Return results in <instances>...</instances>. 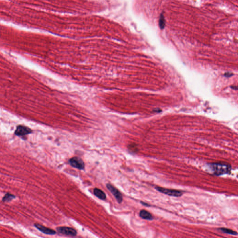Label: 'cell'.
Listing matches in <instances>:
<instances>
[{"instance_id": "6da1fadb", "label": "cell", "mask_w": 238, "mask_h": 238, "mask_svg": "<svg viewBox=\"0 0 238 238\" xmlns=\"http://www.w3.org/2000/svg\"><path fill=\"white\" fill-rule=\"evenodd\" d=\"M208 171L213 174L219 176L229 174L232 167L229 164L224 162H216L207 164Z\"/></svg>"}, {"instance_id": "7a4b0ae2", "label": "cell", "mask_w": 238, "mask_h": 238, "mask_svg": "<svg viewBox=\"0 0 238 238\" xmlns=\"http://www.w3.org/2000/svg\"><path fill=\"white\" fill-rule=\"evenodd\" d=\"M70 165L73 167L79 170H83L85 168V164L83 160L78 157L71 158L68 160Z\"/></svg>"}, {"instance_id": "3957f363", "label": "cell", "mask_w": 238, "mask_h": 238, "mask_svg": "<svg viewBox=\"0 0 238 238\" xmlns=\"http://www.w3.org/2000/svg\"><path fill=\"white\" fill-rule=\"evenodd\" d=\"M155 189L160 192L164 193L166 195H168L170 196L180 197L182 195V193L181 191H178L177 190L169 189H165L163 187H156Z\"/></svg>"}, {"instance_id": "277c9868", "label": "cell", "mask_w": 238, "mask_h": 238, "mask_svg": "<svg viewBox=\"0 0 238 238\" xmlns=\"http://www.w3.org/2000/svg\"><path fill=\"white\" fill-rule=\"evenodd\" d=\"M59 233L70 236H75L76 235L77 232L74 228L67 227H58L56 228Z\"/></svg>"}, {"instance_id": "5b68a950", "label": "cell", "mask_w": 238, "mask_h": 238, "mask_svg": "<svg viewBox=\"0 0 238 238\" xmlns=\"http://www.w3.org/2000/svg\"><path fill=\"white\" fill-rule=\"evenodd\" d=\"M32 132V130L30 128L25 126L19 125L17 127L15 131V134L18 136H24L31 134Z\"/></svg>"}, {"instance_id": "8992f818", "label": "cell", "mask_w": 238, "mask_h": 238, "mask_svg": "<svg viewBox=\"0 0 238 238\" xmlns=\"http://www.w3.org/2000/svg\"><path fill=\"white\" fill-rule=\"evenodd\" d=\"M106 186H107V189L109 190V191H110L119 203H122L123 200V197L121 193L110 184H107Z\"/></svg>"}, {"instance_id": "52a82bcc", "label": "cell", "mask_w": 238, "mask_h": 238, "mask_svg": "<svg viewBox=\"0 0 238 238\" xmlns=\"http://www.w3.org/2000/svg\"><path fill=\"white\" fill-rule=\"evenodd\" d=\"M34 226L39 230H40L41 232H42V233H44V234H47V235H55L56 233L55 231L54 230L44 227L41 225L35 224Z\"/></svg>"}, {"instance_id": "ba28073f", "label": "cell", "mask_w": 238, "mask_h": 238, "mask_svg": "<svg viewBox=\"0 0 238 238\" xmlns=\"http://www.w3.org/2000/svg\"><path fill=\"white\" fill-rule=\"evenodd\" d=\"M94 194L100 200H105L106 199V195L105 193L98 188H96L94 189Z\"/></svg>"}, {"instance_id": "9c48e42d", "label": "cell", "mask_w": 238, "mask_h": 238, "mask_svg": "<svg viewBox=\"0 0 238 238\" xmlns=\"http://www.w3.org/2000/svg\"><path fill=\"white\" fill-rule=\"evenodd\" d=\"M139 215H140V216L141 217V218L143 219H147V220H152L154 219V217H152V215L149 212L145 210H141L140 212Z\"/></svg>"}, {"instance_id": "30bf717a", "label": "cell", "mask_w": 238, "mask_h": 238, "mask_svg": "<svg viewBox=\"0 0 238 238\" xmlns=\"http://www.w3.org/2000/svg\"><path fill=\"white\" fill-rule=\"evenodd\" d=\"M15 198H16V197H15V195H12L11 193H7L3 197L2 201H3V202H9V201H10L14 199Z\"/></svg>"}, {"instance_id": "8fae6325", "label": "cell", "mask_w": 238, "mask_h": 238, "mask_svg": "<svg viewBox=\"0 0 238 238\" xmlns=\"http://www.w3.org/2000/svg\"><path fill=\"white\" fill-rule=\"evenodd\" d=\"M219 230H220L221 232L227 233V234H231V235H236L238 234L237 232H235L234 231L228 228H219Z\"/></svg>"}, {"instance_id": "7c38bea8", "label": "cell", "mask_w": 238, "mask_h": 238, "mask_svg": "<svg viewBox=\"0 0 238 238\" xmlns=\"http://www.w3.org/2000/svg\"><path fill=\"white\" fill-rule=\"evenodd\" d=\"M159 26L161 29H163L164 28L165 26V21L164 17L163 15H161L160 17L159 20Z\"/></svg>"}, {"instance_id": "4fadbf2b", "label": "cell", "mask_w": 238, "mask_h": 238, "mask_svg": "<svg viewBox=\"0 0 238 238\" xmlns=\"http://www.w3.org/2000/svg\"><path fill=\"white\" fill-rule=\"evenodd\" d=\"M225 76H226V77H231V76H233V74L230 73H226V74H225Z\"/></svg>"}, {"instance_id": "5bb4252c", "label": "cell", "mask_w": 238, "mask_h": 238, "mask_svg": "<svg viewBox=\"0 0 238 238\" xmlns=\"http://www.w3.org/2000/svg\"><path fill=\"white\" fill-rule=\"evenodd\" d=\"M142 203L143 204H145V203H144V202H142ZM145 204L146 205H145V206H149V205H148L147 204Z\"/></svg>"}]
</instances>
